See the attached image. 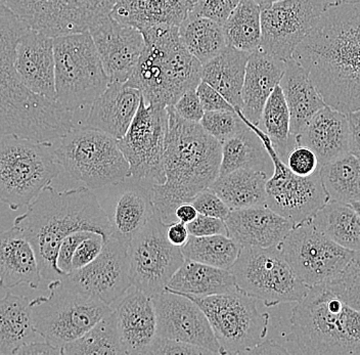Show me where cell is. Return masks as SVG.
Here are the masks:
<instances>
[{
    "mask_svg": "<svg viewBox=\"0 0 360 355\" xmlns=\"http://www.w3.org/2000/svg\"><path fill=\"white\" fill-rule=\"evenodd\" d=\"M292 58L307 72L326 105L360 109V2L328 6Z\"/></svg>",
    "mask_w": 360,
    "mask_h": 355,
    "instance_id": "obj_1",
    "label": "cell"
},
{
    "mask_svg": "<svg viewBox=\"0 0 360 355\" xmlns=\"http://www.w3.org/2000/svg\"><path fill=\"white\" fill-rule=\"evenodd\" d=\"M13 226L21 229L32 244L45 280L62 278L56 269V254L70 233L89 231L103 239L112 235L111 224L98 195L86 186L58 191L49 184L15 218Z\"/></svg>",
    "mask_w": 360,
    "mask_h": 355,
    "instance_id": "obj_2",
    "label": "cell"
},
{
    "mask_svg": "<svg viewBox=\"0 0 360 355\" xmlns=\"http://www.w3.org/2000/svg\"><path fill=\"white\" fill-rule=\"evenodd\" d=\"M168 134L164 154L166 181L152 184L150 194L156 213L165 224L176 221L175 210L191 202L219 175L222 143L200 123L184 120L167 107Z\"/></svg>",
    "mask_w": 360,
    "mask_h": 355,
    "instance_id": "obj_3",
    "label": "cell"
},
{
    "mask_svg": "<svg viewBox=\"0 0 360 355\" xmlns=\"http://www.w3.org/2000/svg\"><path fill=\"white\" fill-rule=\"evenodd\" d=\"M145 49L126 81L148 105L171 107L201 82L202 64L180 41L179 27H148L141 30Z\"/></svg>",
    "mask_w": 360,
    "mask_h": 355,
    "instance_id": "obj_4",
    "label": "cell"
},
{
    "mask_svg": "<svg viewBox=\"0 0 360 355\" xmlns=\"http://www.w3.org/2000/svg\"><path fill=\"white\" fill-rule=\"evenodd\" d=\"M292 336L303 354H360V311L328 285L310 287L291 316Z\"/></svg>",
    "mask_w": 360,
    "mask_h": 355,
    "instance_id": "obj_5",
    "label": "cell"
},
{
    "mask_svg": "<svg viewBox=\"0 0 360 355\" xmlns=\"http://www.w3.org/2000/svg\"><path fill=\"white\" fill-rule=\"evenodd\" d=\"M49 295L30 300L31 314L38 334L60 349L89 332L112 310L63 278L49 282Z\"/></svg>",
    "mask_w": 360,
    "mask_h": 355,
    "instance_id": "obj_6",
    "label": "cell"
},
{
    "mask_svg": "<svg viewBox=\"0 0 360 355\" xmlns=\"http://www.w3.org/2000/svg\"><path fill=\"white\" fill-rule=\"evenodd\" d=\"M56 103L75 116L89 111L109 84L89 31L53 38Z\"/></svg>",
    "mask_w": 360,
    "mask_h": 355,
    "instance_id": "obj_7",
    "label": "cell"
},
{
    "mask_svg": "<svg viewBox=\"0 0 360 355\" xmlns=\"http://www.w3.org/2000/svg\"><path fill=\"white\" fill-rule=\"evenodd\" d=\"M60 173L53 143L0 136V201L11 210L28 206Z\"/></svg>",
    "mask_w": 360,
    "mask_h": 355,
    "instance_id": "obj_8",
    "label": "cell"
},
{
    "mask_svg": "<svg viewBox=\"0 0 360 355\" xmlns=\"http://www.w3.org/2000/svg\"><path fill=\"white\" fill-rule=\"evenodd\" d=\"M53 153L70 177L98 191L131 176L117 139L101 130L78 127L58 139Z\"/></svg>",
    "mask_w": 360,
    "mask_h": 355,
    "instance_id": "obj_9",
    "label": "cell"
},
{
    "mask_svg": "<svg viewBox=\"0 0 360 355\" xmlns=\"http://www.w3.org/2000/svg\"><path fill=\"white\" fill-rule=\"evenodd\" d=\"M186 296L206 314L222 354H249L269 334L270 316L259 309L257 300L243 292L211 296Z\"/></svg>",
    "mask_w": 360,
    "mask_h": 355,
    "instance_id": "obj_10",
    "label": "cell"
},
{
    "mask_svg": "<svg viewBox=\"0 0 360 355\" xmlns=\"http://www.w3.org/2000/svg\"><path fill=\"white\" fill-rule=\"evenodd\" d=\"M231 271L236 289L266 307L299 302L309 291L278 247H242Z\"/></svg>",
    "mask_w": 360,
    "mask_h": 355,
    "instance_id": "obj_11",
    "label": "cell"
},
{
    "mask_svg": "<svg viewBox=\"0 0 360 355\" xmlns=\"http://www.w3.org/2000/svg\"><path fill=\"white\" fill-rule=\"evenodd\" d=\"M278 248L308 287L334 282L360 259V252L343 248L326 237L312 217L295 224Z\"/></svg>",
    "mask_w": 360,
    "mask_h": 355,
    "instance_id": "obj_12",
    "label": "cell"
},
{
    "mask_svg": "<svg viewBox=\"0 0 360 355\" xmlns=\"http://www.w3.org/2000/svg\"><path fill=\"white\" fill-rule=\"evenodd\" d=\"M245 123L262 141L274 166V174L267 179L265 186L266 206L289 219L294 226L314 217L328 201L319 170L306 177L295 174L278 156L269 136L260 127L251 124L247 120Z\"/></svg>",
    "mask_w": 360,
    "mask_h": 355,
    "instance_id": "obj_13",
    "label": "cell"
},
{
    "mask_svg": "<svg viewBox=\"0 0 360 355\" xmlns=\"http://www.w3.org/2000/svg\"><path fill=\"white\" fill-rule=\"evenodd\" d=\"M168 122L167 107L148 105L141 98L131 124L122 138L117 139L135 179L150 186L165 183L164 154Z\"/></svg>",
    "mask_w": 360,
    "mask_h": 355,
    "instance_id": "obj_14",
    "label": "cell"
},
{
    "mask_svg": "<svg viewBox=\"0 0 360 355\" xmlns=\"http://www.w3.org/2000/svg\"><path fill=\"white\" fill-rule=\"evenodd\" d=\"M166 229L167 224L155 215L128 245L131 285L150 298L165 291L184 262L181 248L168 241Z\"/></svg>",
    "mask_w": 360,
    "mask_h": 355,
    "instance_id": "obj_15",
    "label": "cell"
},
{
    "mask_svg": "<svg viewBox=\"0 0 360 355\" xmlns=\"http://www.w3.org/2000/svg\"><path fill=\"white\" fill-rule=\"evenodd\" d=\"M326 8L323 0H281L261 11L259 49L285 60L319 21Z\"/></svg>",
    "mask_w": 360,
    "mask_h": 355,
    "instance_id": "obj_16",
    "label": "cell"
},
{
    "mask_svg": "<svg viewBox=\"0 0 360 355\" xmlns=\"http://www.w3.org/2000/svg\"><path fill=\"white\" fill-rule=\"evenodd\" d=\"M157 337L172 339L222 354L210 323L201 307L186 296L167 290L153 297Z\"/></svg>",
    "mask_w": 360,
    "mask_h": 355,
    "instance_id": "obj_17",
    "label": "cell"
},
{
    "mask_svg": "<svg viewBox=\"0 0 360 355\" xmlns=\"http://www.w3.org/2000/svg\"><path fill=\"white\" fill-rule=\"evenodd\" d=\"M127 248L124 243L110 235L105 240L100 255L91 264L63 278L111 306L132 286Z\"/></svg>",
    "mask_w": 360,
    "mask_h": 355,
    "instance_id": "obj_18",
    "label": "cell"
},
{
    "mask_svg": "<svg viewBox=\"0 0 360 355\" xmlns=\"http://www.w3.org/2000/svg\"><path fill=\"white\" fill-rule=\"evenodd\" d=\"M117 0H36L22 21L55 38L89 31L111 13Z\"/></svg>",
    "mask_w": 360,
    "mask_h": 355,
    "instance_id": "obj_19",
    "label": "cell"
},
{
    "mask_svg": "<svg viewBox=\"0 0 360 355\" xmlns=\"http://www.w3.org/2000/svg\"><path fill=\"white\" fill-rule=\"evenodd\" d=\"M101 190L105 195L100 203L111 224V235L128 247L141 228L157 215L150 184L129 176Z\"/></svg>",
    "mask_w": 360,
    "mask_h": 355,
    "instance_id": "obj_20",
    "label": "cell"
},
{
    "mask_svg": "<svg viewBox=\"0 0 360 355\" xmlns=\"http://www.w3.org/2000/svg\"><path fill=\"white\" fill-rule=\"evenodd\" d=\"M89 32L110 82L129 79L145 49L141 31L119 23L109 15L92 25Z\"/></svg>",
    "mask_w": 360,
    "mask_h": 355,
    "instance_id": "obj_21",
    "label": "cell"
},
{
    "mask_svg": "<svg viewBox=\"0 0 360 355\" xmlns=\"http://www.w3.org/2000/svg\"><path fill=\"white\" fill-rule=\"evenodd\" d=\"M13 67L29 91L56 102L53 37L28 27L15 46Z\"/></svg>",
    "mask_w": 360,
    "mask_h": 355,
    "instance_id": "obj_22",
    "label": "cell"
},
{
    "mask_svg": "<svg viewBox=\"0 0 360 355\" xmlns=\"http://www.w3.org/2000/svg\"><path fill=\"white\" fill-rule=\"evenodd\" d=\"M125 354L146 355L157 337L153 299L131 286L111 305Z\"/></svg>",
    "mask_w": 360,
    "mask_h": 355,
    "instance_id": "obj_23",
    "label": "cell"
},
{
    "mask_svg": "<svg viewBox=\"0 0 360 355\" xmlns=\"http://www.w3.org/2000/svg\"><path fill=\"white\" fill-rule=\"evenodd\" d=\"M229 237L242 247H278L294 226L267 206L231 210L225 217Z\"/></svg>",
    "mask_w": 360,
    "mask_h": 355,
    "instance_id": "obj_24",
    "label": "cell"
},
{
    "mask_svg": "<svg viewBox=\"0 0 360 355\" xmlns=\"http://www.w3.org/2000/svg\"><path fill=\"white\" fill-rule=\"evenodd\" d=\"M296 145L314 150L319 165L350 153V130L347 114L325 105L295 136Z\"/></svg>",
    "mask_w": 360,
    "mask_h": 355,
    "instance_id": "obj_25",
    "label": "cell"
},
{
    "mask_svg": "<svg viewBox=\"0 0 360 355\" xmlns=\"http://www.w3.org/2000/svg\"><path fill=\"white\" fill-rule=\"evenodd\" d=\"M141 100V92L127 83L109 82L92 103L83 125L121 138L131 124Z\"/></svg>",
    "mask_w": 360,
    "mask_h": 355,
    "instance_id": "obj_26",
    "label": "cell"
},
{
    "mask_svg": "<svg viewBox=\"0 0 360 355\" xmlns=\"http://www.w3.org/2000/svg\"><path fill=\"white\" fill-rule=\"evenodd\" d=\"M285 62L261 49L250 53L242 89V109L238 115L248 122L260 125L261 114L267 98L280 84Z\"/></svg>",
    "mask_w": 360,
    "mask_h": 355,
    "instance_id": "obj_27",
    "label": "cell"
},
{
    "mask_svg": "<svg viewBox=\"0 0 360 355\" xmlns=\"http://www.w3.org/2000/svg\"><path fill=\"white\" fill-rule=\"evenodd\" d=\"M42 280L35 250L21 229L0 231V288L26 285L36 290Z\"/></svg>",
    "mask_w": 360,
    "mask_h": 355,
    "instance_id": "obj_28",
    "label": "cell"
},
{
    "mask_svg": "<svg viewBox=\"0 0 360 355\" xmlns=\"http://www.w3.org/2000/svg\"><path fill=\"white\" fill-rule=\"evenodd\" d=\"M280 86L291 116L290 131L295 138L326 103L306 70L295 58L285 60Z\"/></svg>",
    "mask_w": 360,
    "mask_h": 355,
    "instance_id": "obj_29",
    "label": "cell"
},
{
    "mask_svg": "<svg viewBox=\"0 0 360 355\" xmlns=\"http://www.w3.org/2000/svg\"><path fill=\"white\" fill-rule=\"evenodd\" d=\"M191 8L188 0H117L110 17L141 31L161 25L179 27Z\"/></svg>",
    "mask_w": 360,
    "mask_h": 355,
    "instance_id": "obj_30",
    "label": "cell"
},
{
    "mask_svg": "<svg viewBox=\"0 0 360 355\" xmlns=\"http://www.w3.org/2000/svg\"><path fill=\"white\" fill-rule=\"evenodd\" d=\"M250 53L226 46L202 65L201 79L216 89L236 111L242 109V89Z\"/></svg>",
    "mask_w": 360,
    "mask_h": 355,
    "instance_id": "obj_31",
    "label": "cell"
},
{
    "mask_svg": "<svg viewBox=\"0 0 360 355\" xmlns=\"http://www.w3.org/2000/svg\"><path fill=\"white\" fill-rule=\"evenodd\" d=\"M44 340L34 327L30 299L8 292L0 299V354H15L22 345Z\"/></svg>",
    "mask_w": 360,
    "mask_h": 355,
    "instance_id": "obj_32",
    "label": "cell"
},
{
    "mask_svg": "<svg viewBox=\"0 0 360 355\" xmlns=\"http://www.w3.org/2000/svg\"><path fill=\"white\" fill-rule=\"evenodd\" d=\"M165 290L173 293L211 296L235 291L236 287L231 271L184 258Z\"/></svg>",
    "mask_w": 360,
    "mask_h": 355,
    "instance_id": "obj_33",
    "label": "cell"
},
{
    "mask_svg": "<svg viewBox=\"0 0 360 355\" xmlns=\"http://www.w3.org/2000/svg\"><path fill=\"white\" fill-rule=\"evenodd\" d=\"M267 173L261 170L238 169L217 179L209 188L219 195L231 210L266 206Z\"/></svg>",
    "mask_w": 360,
    "mask_h": 355,
    "instance_id": "obj_34",
    "label": "cell"
},
{
    "mask_svg": "<svg viewBox=\"0 0 360 355\" xmlns=\"http://www.w3.org/2000/svg\"><path fill=\"white\" fill-rule=\"evenodd\" d=\"M180 41L201 64L219 55L227 46L221 24L191 12L179 25Z\"/></svg>",
    "mask_w": 360,
    "mask_h": 355,
    "instance_id": "obj_35",
    "label": "cell"
},
{
    "mask_svg": "<svg viewBox=\"0 0 360 355\" xmlns=\"http://www.w3.org/2000/svg\"><path fill=\"white\" fill-rule=\"evenodd\" d=\"M312 220L333 242L360 252V217L350 204L328 201Z\"/></svg>",
    "mask_w": 360,
    "mask_h": 355,
    "instance_id": "obj_36",
    "label": "cell"
},
{
    "mask_svg": "<svg viewBox=\"0 0 360 355\" xmlns=\"http://www.w3.org/2000/svg\"><path fill=\"white\" fill-rule=\"evenodd\" d=\"M270 160L262 141L249 127L222 143L219 175L238 169L261 170L267 173Z\"/></svg>",
    "mask_w": 360,
    "mask_h": 355,
    "instance_id": "obj_37",
    "label": "cell"
},
{
    "mask_svg": "<svg viewBox=\"0 0 360 355\" xmlns=\"http://www.w3.org/2000/svg\"><path fill=\"white\" fill-rule=\"evenodd\" d=\"M319 173L328 201H360V157L348 153L321 165Z\"/></svg>",
    "mask_w": 360,
    "mask_h": 355,
    "instance_id": "obj_38",
    "label": "cell"
},
{
    "mask_svg": "<svg viewBox=\"0 0 360 355\" xmlns=\"http://www.w3.org/2000/svg\"><path fill=\"white\" fill-rule=\"evenodd\" d=\"M227 46L251 53L261 42V8L255 0H242L222 25Z\"/></svg>",
    "mask_w": 360,
    "mask_h": 355,
    "instance_id": "obj_39",
    "label": "cell"
},
{
    "mask_svg": "<svg viewBox=\"0 0 360 355\" xmlns=\"http://www.w3.org/2000/svg\"><path fill=\"white\" fill-rule=\"evenodd\" d=\"M259 127L269 136L278 156L285 161L296 141L290 131L291 116L280 84L276 85L267 98Z\"/></svg>",
    "mask_w": 360,
    "mask_h": 355,
    "instance_id": "obj_40",
    "label": "cell"
},
{
    "mask_svg": "<svg viewBox=\"0 0 360 355\" xmlns=\"http://www.w3.org/2000/svg\"><path fill=\"white\" fill-rule=\"evenodd\" d=\"M240 248L242 246L229 235H190L181 251L186 259L231 271L240 255Z\"/></svg>",
    "mask_w": 360,
    "mask_h": 355,
    "instance_id": "obj_41",
    "label": "cell"
},
{
    "mask_svg": "<svg viewBox=\"0 0 360 355\" xmlns=\"http://www.w3.org/2000/svg\"><path fill=\"white\" fill-rule=\"evenodd\" d=\"M63 355L125 354L114 311L110 312L89 332L62 347Z\"/></svg>",
    "mask_w": 360,
    "mask_h": 355,
    "instance_id": "obj_42",
    "label": "cell"
},
{
    "mask_svg": "<svg viewBox=\"0 0 360 355\" xmlns=\"http://www.w3.org/2000/svg\"><path fill=\"white\" fill-rule=\"evenodd\" d=\"M200 124L211 136L221 143L248 128L236 111L205 112Z\"/></svg>",
    "mask_w": 360,
    "mask_h": 355,
    "instance_id": "obj_43",
    "label": "cell"
},
{
    "mask_svg": "<svg viewBox=\"0 0 360 355\" xmlns=\"http://www.w3.org/2000/svg\"><path fill=\"white\" fill-rule=\"evenodd\" d=\"M328 285L346 304L360 311V259L341 278Z\"/></svg>",
    "mask_w": 360,
    "mask_h": 355,
    "instance_id": "obj_44",
    "label": "cell"
},
{
    "mask_svg": "<svg viewBox=\"0 0 360 355\" xmlns=\"http://www.w3.org/2000/svg\"><path fill=\"white\" fill-rule=\"evenodd\" d=\"M285 162L290 170L299 176H309L321 168L314 150L305 146L295 145Z\"/></svg>",
    "mask_w": 360,
    "mask_h": 355,
    "instance_id": "obj_45",
    "label": "cell"
},
{
    "mask_svg": "<svg viewBox=\"0 0 360 355\" xmlns=\"http://www.w3.org/2000/svg\"><path fill=\"white\" fill-rule=\"evenodd\" d=\"M242 0H197L191 12L224 25Z\"/></svg>",
    "mask_w": 360,
    "mask_h": 355,
    "instance_id": "obj_46",
    "label": "cell"
},
{
    "mask_svg": "<svg viewBox=\"0 0 360 355\" xmlns=\"http://www.w3.org/2000/svg\"><path fill=\"white\" fill-rule=\"evenodd\" d=\"M94 231H79L75 233H70L67 235L60 247H58V254H56V269H58L63 276L69 275L71 271H73L72 267V259H73L74 253L80 243L84 240L89 239L94 235Z\"/></svg>",
    "mask_w": 360,
    "mask_h": 355,
    "instance_id": "obj_47",
    "label": "cell"
},
{
    "mask_svg": "<svg viewBox=\"0 0 360 355\" xmlns=\"http://www.w3.org/2000/svg\"><path fill=\"white\" fill-rule=\"evenodd\" d=\"M191 203L195 206L199 214L206 215V217L224 220L231 212L229 207L210 188H205L199 193L191 200Z\"/></svg>",
    "mask_w": 360,
    "mask_h": 355,
    "instance_id": "obj_48",
    "label": "cell"
},
{
    "mask_svg": "<svg viewBox=\"0 0 360 355\" xmlns=\"http://www.w3.org/2000/svg\"><path fill=\"white\" fill-rule=\"evenodd\" d=\"M204 355L213 354L209 350L191 344L172 340V339L156 337L154 342L148 348L146 355Z\"/></svg>",
    "mask_w": 360,
    "mask_h": 355,
    "instance_id": "obj_49",
    "label": "cell"
},
{
    "mask_svg": "<svg viewBox=\"0 0 360 355\" xmlns=\"http://www.w3.org/2000/svg\"><path fill=\"white\" fill-rule=\"evenodd\" d=\"M103 243H105V239L100 233H94L92 237L80 243L74 253L73 259H72L73 271L82 269V267L91 264L103 250Z\"/></svg>",
    "mask_w": 360,
    "mask_h": 355,
    "instance_id": "obj_50",
    "label": "cell"
},
{
    "mask_svg": "<svg viewBox=\"0 0 360 355\" xmlns=\"http://www.w3.org/2000/svg\"><path fill=\"white\" fill-rule=\"evenodd\" d=\"M171 107L179 117L190 122L200 123L205 114L195 89L184 92Z\"/></svg>",
    "mask_w": 360,
    "mask_h": 355,
    "instance_id": "obj_51",
    "label": "cell"
},
{
    "mask_svg": "<svg viewBox=\"0 0 360 355\" xmlns=\"http://www.w3.org/2000/svg\"><path fill=\"white\" fill-rule=\"evenodd\" d=\"M191 235L195 237H209V235H229L226 224L220 218L206 217L199 214L193 221L186 224Z\"/></svg>",
    "mask_w": 360,
    "mask_h": 355,
    "instance_id": "obj_52",
    "label": "cell"
},
{
    "mask_svg": "<svg viewBox=\"0 0 360 355\" xmlns=\"http://www.w3.org/2000/svg\"><path fill=\"white\" fill-rule=\"evenodd\" d=\"M195 91L205 112L236 111L235 108L208 83L201 81Z\"/></svg>",
    "mask_w": 360,
    "mask_h": 355,
    "instance_id": "obj_53",
    "label": "cell"
},
{
    "mask_svg": "<svg viewBox=\"0 0 360 355\" xmlns=\"http://www.w3.org/2000/svg\"><path fill=\"white\" fill-rule=\"evenodd\" d=\"M53 355L62 354V349L56 346L51 345L46 341L39 340L26 344L20 347L15 355Z\"/></svg>",
    "mask_w": 360,
    "mask_h": 355,
    "instance_id": "obj_54",
    "label": "cell"
},
{
    "mask_svg": "<svg viewBox=\"0 0 360 355\" xmlns=\"http://www.w3.org/2000/svg\"><path fill=\"white\" fill-rule=\"evenodd\" d=\"M166 235H167L168 241L173 245V246L182 247L188 242L190 238V231H188L186 224L182 222L176 221L171 222L167 224V229H166Z\"/></svg>",
    "mask_w": 360,
    "mask_h": 355,
    "instance_id": "obj_55",
    "label": "cell"
},
{
    "mask_svg": "<svg viewBox=\"0 0 360 355\" xmlns=\"http://www.w3.org/2000/svg\"><path fill=\"white\" fill-rule=\"evenodd\" d=\"M350 130V153L360 157V109L347 114Z\"/></svg>",
    "mask_w": 360,
    "mask_h": 355,
    "instance_id": "obj_56",
    "label": "cell"
},
{
    "mask_svg": "<svg viewBox=\"0 0 360 355\" xmlns=\"http://www.w3.org/2000/svg\"><path fill=\"white\" fill-rule=\"evenodd\" d=\"M289 354L287 349L274 341L264 340L262 343L256 346L254 349L249 352V354Z\"/></svg>",
    "mask_w": 360,
    "mask_h": 355,
    "instance_id": "obj_57",
    "label": "cell"
},
{
    "mask_svg": "<svg viewBox=\"0 0 360 355\" xmlns=\"http://www.w3.org/2000/svg\"><path fill=\"white\" fill-rule=\"evenodd\" d=\"M198 215H199V213H198L197 209L195 208V206L191 202L180 204L177 207L176 210H175L176 220L184 224H190Z\"/></svg>",
    "mask_w": 360,
    "mask_h": 355,
    "instance_id": "obj_58",
    "label": "cell"
},
{
    "mask_svg": "<svg viewBox=\"0 0 360 355\" xmlns=\"http://www.w3.org/2000/svg\"><path fill=\"white\" fill-rule=\"evenodd\" d=\"M2 1L22 20L36 0H2Z\"/></svg>",
    "mask_w": 360,
    "mask_h": 355,
    "instance_id": "obj_59",
    "label": "cell"
},
{
    "mask_svg": "<svg viewBox=\"0 0 360 355\" xmlns=\"http://www.w3.org/2000/svg\"><path fill=\"white\" fill-rule=\"evenodd\" d=\"M323 1L326 2V6H332L337 4H355V2H360V0H323Z\"/></svg>",
    "mask_w": 360,
    "mask_h": 355,
    "instance_id": "obj_60",
    "label": "cell"
},
{
    "mask_svg": "<svg viewBox=\"0 0 360 355\" xmlns=\"http://www.w3.org/2000/svg\"><path fill=\"white\" fill-rule=\"evenodd\" d=\"M255 1L258 4L259 8H261V11H262L264 8H269L274 2L281 1V0H255Z\"/></svg>",
    "mask_w": 360,
    "mask_h": 355,
    "instance_id": "obj_61",
    "label": "cell"
},
{
    "mask_svg": "<svg viewBox=\"0 0 360 355\" xmlns=\"http://www.w3.org/2000/svg\"><path fill=\"white\" fill-rule=\"evenodd\" d=\"M350 205L352 206L355 210H356V212L359 213L360 217V201L353 202V203H351Z\"/></svg>",
    "mask_w": 360,
    "mask_h": 355,
    "instance_id": "obj_62",
    "label": "cell"
},
{
    "mask_svg": "<svg viewBox=\"0 0 360 355\" xmlns=\"http://www.w3.org/2000/svg\"><path fill=\"white\" fill-rule=\"evenodd\" d=\"M188 1L190 2L191 6H193V4H195V2L197 1V0H188Z\"/></svg>",
    "mask_w": 360,
    "mask_h": 355,
    "instance_id": "obj_63",
    "label": "cell"
}]
</instances>
